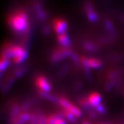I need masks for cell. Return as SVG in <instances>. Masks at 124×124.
Returning a JSON list of instances; mask_svg holds the SVG:
<instances>
[{"instance_id": "10", "label": "cell", "mask_w": 124, "mask_h": 124, "mask_svg": "<svg viewBox=\"0 0 124 124\" xmlns=\"http://www.w3.org/2000/svg\"><path fill=\"white\" fill-rule=\"evenodd\" d=\"M69 54H70V51H68L67 49H61L54 54V55L53 56V59L55 62H57V61L60 60L62 58L65 57Z\"/></svg>"}, {"instance_id": "15", "label": "cell", "mask_w": 124, "mask_h": 124, "mask_svg": "<svg viewBox=\"0 0 124 124\" xmlns=\"http://www.w3.org/2000/svg\"><path fill=\"white\" fill-rule=\"evenodd\" d=\"M29 116L27 114H23L22 115H20L17 119V122L16 124H23L25 121H26L28 119Z\"/></svg>"}, {"instance_id": "5", "label": "cell", "mask_w": 124, "mask_h": 124, "mask_svg": "<svg viewBox=\"0 0 124 124\" xmlns=\"http://www.w3.org/2000/svg\"><path fill=\"white\" fill-rule=\"evenodd\" d=\"M81 62L85 68H99L102 66L101 61L96 58L82 57H81Z\"/></svg>"}, {"instance_id": "12", "label": "cell", "mask_w": 124, "mask_h": 124, "mask_svg": "<svg viewBox=\"0 0 124 124\" xmlns=\"http://www.w3.org/2000/svg\"><path fill=\"white\" fill-rule=\"evenodd\" d=\"M9 65V60L8 58L5 57L4 56H1V62H0V68H1V70H4L6 69L7 66Z\"/></svg>"}, {"instance_id": "18", "label": "cell", "mask_w": 124, "mask_h": 124, "mask_svg": "<svg viewBox=\"0 0 124 124\" xmlns=\"http://www.w3.org/2000/svg\"><path fill=\"white\" fill-rule=\"evenodd\" d=\"M106 25L107 28H108L109 31H113V26H112V25L111 24L110 22H106Z\"/></svg>"}, {"instance_id": "8", "label": "cell", "mask_w": 124, "mask_h": 124, "mask_svg": "<svg viewBox=\"0 0 124 124\" xmlns=\"http://www.w3.org/2000/svg\"><path fill=\"white\" fill-rule=\"evenodd\" d=\"M87 100L88 101L90 106L96 107L100 104V102L101 101V96L99 93L94 92L89 94L87 98Z\"/></svg>"}, {"instance_id": "2", "label": "cell", "mask_w": 124, "mask_h": 124, "mask_svg": "<svg viewBox=\"0 0 124 124\" xmlns=\"http://www.w3.org/2000/svg\"><path fill=\"white\" fill-rule=\"evenodd\" d=\"M2 56L8 59L12 58L15 63H20L26 59L28 57V53L22 46L13 45L8 46L6 49L4 53H3Z\"/></svg>"}, {"instance_id": "6", "label": "cell", "mask_w": 124, "mask_h": 124, "mask_svg": "<svg viewBox=\"0 0 124 124\" xmlns=\"http://www.w3.org/2000/svg\"><path fill=\"white\" fill-rule=\"evenodd\" d=\"M67 27H68L67 22L64 19L61 18H56L54 19L53 28L57 35L65 33Z\"/></svg>"}, {"instance_id": "17", "label": "cell", "mask_w": 124, "mask_h": 124, "mask_svg": "<svg viewBox=\"0 0 124 124\" xmlns=\"http://www.w3.org/2000/svg\"><path fill=\"white\" fill-rule=\"evenodd\" d=\"M96 109L101 113H103L105 112V108L101 104H99V105H98L97 106H96Z\"/></svg>"}, {"instance_id": "4", "label": "cell", "mask_w": 124, "mask_h": 124, "mask_svg": "<svg viewBox=\"0 0 124 124\" xmlns=\"http://www.w3.org/2000/svg\"><path fill=\"white\" fill-rule=\"evenodd\" d=\"M35 84L37 87L39 89L40 91L43 93H48L51 90V88H52L50 83L44 76H39L36 79Z\"/></svg>"}, {"instance_id": "9", "label": "cell", "mask_w": 124, "mask_h": 124, "mask_svg": "<svg viewBox=\"0 0 124 124\" xmlns=\"http://www.w3.org/2000/svg\"><path fill=\"white\" fill-rule=\"evenodd\" d=\"M57 41L59 44L62 46V47H68L70 44V39L69 36L66 33H62L57 35Z\"/></svg>"}, {"instance_id": "3", "label": "cell", "mask_w": 124, "mask_h": 124, "mask_svg": "<svg viewBox=\"0 0 124 124\" xmlns=\"http://www.w3.org/2000/svg\"><path fill=\"white\" fill-rule=\"evenodd\" d=\"M59 103L60 106L66 110L69 111L72 114H73L76 117H80L81 116V111L79 108L74 105L72 102L66 98L62 97L59 99Z\"/></svg>"}, {"instance_id": "14", "label": "cell", "mask_w": 124, "mask_h": 124, "mask_svg": "<svg viewBox=\"0 0 124 124\" xmlns=\"http://www.w3.org/2000/svg\"><path fill=\"white\" fill-rule=\"evenodd\" d=\"M59 116L56 115H50L48 116L46 121H45V124H54L55 121H57L58 118Z\"/></svg>"}, {"instance_id": "7", "label": "cell", "mask_w": 124, "mask_h": 124, "mask_svg": "<svg viewBox=\"0 0 124 124\" xmlns=\"http://www.w3.org/2000/svg\"><path fill=\"white\" fill-rule=\"evenodd\" d=\"M84 10L85 13L87 14V16L88 19L90 22H96L98 19L97 14L94 12V10H93V5L91 4V2L88 1L85 4Z\"/></svg>"}, {"instance_id": "13", "label": "cell", "mask_w": 124, "mask_h": 124, "mask_svg": "<svg viewBox=\"0 0 124 124\" xmlns=\"http://www.w3.org/2000/svg\"><path fill=\"white\" fill-rule=\"evenodd\" d=\"M63 115L65 116V117L67 119L69 120L71 122H74V121H75V118L76 116L73 114H72L71 112H70L69 111L66 110H63Z\"/></svg>"}, {"instance_id": "11", "label": "cell", "mask_w": 124, "mask_h": 124, "mask_svg": "<svg viewBox=\"0 0 124 124\" xmlns=\"http://www.w3.org/2000/svg\"><path fill=\"white\" fill-rule=\"evenodd\" d=\"M35 8L37 13L40 19H44L45 18H46V15H45L44 12L43 11V10L41 8V6L38 3H35Z\"/></svg>"}, {"instance_id": "16", "label": "cell", "mask_w": 124, "mask_h": 124, "mask_svg": "<svg viewBox=\"0 0 124 124\" xmlns=\"http://www.w3.org/2000/svg\"><path fill=\"white\" fill-rule=\"evenodd\" d=\"M54 124H66V122L63 119H62L61 117H59L57 121H55Z\"/></svg>"}, {"instance_id": "19", "label": "cell", "mask_w": 124, "mask_h": 124, "mask_svg": "<svg viewBox=\"0 0 124 124\" xmlns=\"http://www.w3.org/2000/svg\"><path fill=\"white\" fill-rule=\"evenodd\" d=\"M83 124H89L88 122H84Z\"/></svg>"}, {"instance_id": "1", "label": "cell", "mask_w": 124, "mask_h": 124, "mask_svg": "<svg viewBox=\"0 0 124 124\" xmlns=\"http://www.w3.org/2000/svg\"><path fill=\"white\" fill-rule=\"evenodd\" d=\"M7 21L10 28L18 32H22L28 28V16L26 13L22 10L13 13L9 16Z\"/></svg>"}]
</instances>
